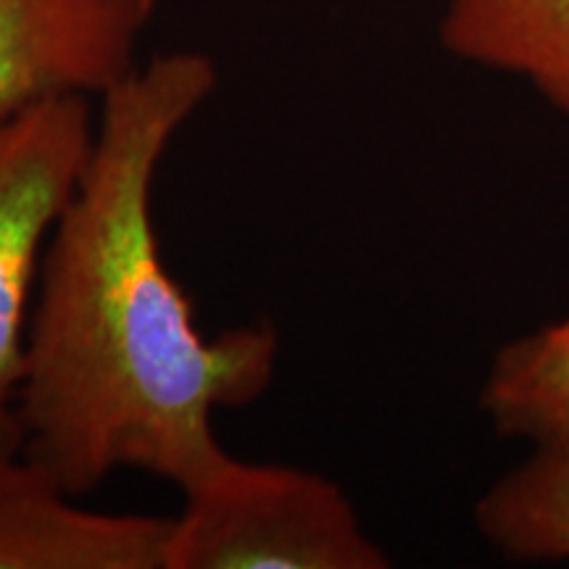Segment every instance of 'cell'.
I'll list each match as a JSON object with an SVG mask.
<instances>
[{
	"label": "cell",
	"mask_w": 569,
	"mask_h": 569,
	"mask_svg": "<svg viewBox=\"0 0 569 569\" xmlns=\"http://www.w3.org/2000/svg\"><path fill=\"white\" fill-rule=\"evenodd\" d=\"M169 528L80 507L24 453L0 461V569H163Z\"/></svg>",
	"instance_id": "5b68a950"
},
{
	"label": "cell",
	"mask_w": 569,
	"mask_h": 569,
	"mask_svg": "<svg viewBox=\"0 0 569 569\" xmlns=\"http://www.w3.org/2000/svg\"><path fill=\"white\" fill-rule=\"evenodd\" d=\"M475 528L509 561H569V440L536 443L478 498Z\"/></svg>",
	"instance_id": "52a82bcc"
},
{
	"label": "cell",
	"mask_w": 569,
	"mask_h": 569,
	"mask_svg": "<svg viewBox=\"0 0 569 569\" xmlns=\"http://www.w3.org/2000/svg\"><path fill=\"white\" fill-rule=\"evenodd\" d=\"M163 569H388L336 480L232 453L184 490Z\"/></svg>",
	"instance_id": "7a4b0ae2"
},
{
	"label": "cell",
	"mask_w": 569,
	"mask_h": 569,
	"mask_svg": "<svg viewBox=\"0 0 569 569\" xmlns=\"http://www.w3.org/2000/svg\"><path fill=\"white\" fill-rule=\"evenodd\" d=\"M440 42L519 77L569 119V0H446Z\"/></svg>",
	"instance_id": "8992f818"
},
{
	"label": "cell",
	"mask_w": 569,
	"mask_h": 569,
	"mask_svg": "<svg viewBox=\"0 0 569 569\" xmlns=\"http://www.w3.org/2000/svg\"><path fill=\"white\" fill-rule=\"evenodd\" d=\"M90 98H51L0 124V461L24 451L19 393L42 256L88 167Z\"/></svg>",
	"instance_id": "3957f363"
},
{
	"label": "cell",
	"mask_w": 569,
	"mask_h": 569,
	"mask_svg": "<svg viewBox=\"0 0 569 569\" xmlns=\"http://www.w3.org/2000/svg\"><path fill=\"white\" fill-rule=\"evenodd\" d=\"M480 409L501 438L569 440V315L498 348Z\"/></svg>",
	"instance_id": "ba28073f"
},
{
	"label": "cell",
	"mask_w": 569,
	"mask_h": 569,
	"mask_svg": "<svg viewBox=\"0 0 569 569\" xmlns=\"http://www.w3.org/2000/svg\"><path fill=\"white\" fill-rule=\"evenodd\" d=\"M159 0H0V124L51 98H101L138 69Z\"/></svg>",
	"instance_id": "277c9868"
},
{
	"label": "cell",
	"mask_w": 569,
	"mask_h": 569,
	"mask_svg": "<svg viewBox=\"0 0 569 569\" xmlns=\"http://www.w3.org/2000/svg\"><path fill=\"white\" fill-rule=\"evenodd\" d=\"M213 90L209 56L172 51L106 92L88 167L42 256L21 453L77 498L119 469L184 493L230 457L213 415L251 407L274 380V327L203 336L156 234V174Z\"/></svg>",
	"instance_id": "6da1fadb"
}]
</instances>
